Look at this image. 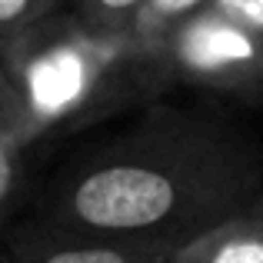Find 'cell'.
<instances>
[{
  "mask_svg": "<svg viewBox=\"0 0 263 263\" xmlns=\"http://www.w3.org/2000/svg\"><path fill=\"white\" fill-rule=\"evenodd\" d=\"M263 186V154L217 117L154 107L60 174L44 223L180 247L247 210Z\"/></svg>",
  "mask_w": 263,
  "mask_h": 263,
  "instance_id": "cell-1",
  "label": "cell"
},
{
  "mask_svg": "<svg viewBox=\"0 0 263 263\" xmlns=\"http://www.w3.org/2000/svg\"><path fill=\"white\" fill-rule=\"evenodd\" d=\"M27 114V147L87 127L170 84L160 60L130 33L97 30L60 7L0 50Z\"/></svg>",
  "mask_w": 263,
  "mask_h": 263,
  "instance_id": "cell-2",
  "label": "cell"
},
{
  "mask_svg": "<svg viewBox=\"0 0 263 263\" xmlns=\"http://www.w3.org/2000/svg\"><path fill=\"white\" fill-rule=\"evenodd\" d=\"M157 57L167 80L237 93L247 100L263 97V37L233 24L213 7H203L180 24Z\"/></svg>",
  "mask_w": 263,
  "mask_h": 263,
  "instance_id": "cell-3",
  "label": "cell"
},
{
  "mask_svg": "<svg viewBox=\"0 0 263 263\" xmlns=\"http://www.w3.org/2000/svg\"><path fill=\"white\" fill-rule=\"evenodd\" d=\"M174 243L37 227L17 240L10 263H167Z\"/></svg>",
  "mask_w": 263,
  "mask_h": 263,
  "instance_id": "cell-4",
  "label": "cell"
},
{
  "mask_svg": "<svg viewBox=\"0 0 263 263\" xmlns=\"http://www.w3.org/2000/svg\"><path fill=\"white\" fill-rule=\"evenodd\" d=\"M167 263H263V217L237 210L174 247Z\"/></svg>",
  "mask_w": 263,
  "mask_h": 263,
  "instance_id": "cell-5",
  "label": "cell"
},
{
  "mask_svg": "<svg viewBox=\"0 0 263 263\" xmlns=\"http://www.w3.org/2000/svg\"><path fill=\"white\" fill-rule=\"evenodd\" d=\"M203 7H210V0H143L137 17H134V24H130V37L147 53L157 57L170 33H174L180 24H186L193 13H200Z\"/></svg>",
  "mask_w": 263,
  "mask_h": 263,
  "instance_id": "cell-6",
  "label": "cell"
},
{
  "mask_svg": "<svg viewBox=\"0 0 263 263\" xmlns=\"http://www.w3.org/2000/svg\"><path fill=\"white\" fill-rule=\"evenodd\" d=\"M67 4L80 20H87L97 30L130 33V24H134L143 0H67Z\"/></svg>",
  "mask_w": 263,
  "mask_h": 263,
  "instance_id": "cell-7",
  "label": "cell"
},
{
  "mask_svg": "<svg viewBox=\"0 0 263 263\" xmlns=\"http://www.w3.org/2000/svg\"><path fill=\"white\" fill-rule=\"evenodd\" d=\"M24 154L27 147L10 134H0V230L17 206L20 186H24Z\"/></svg>",
  "mask_w": 263,
  "mask_h": 263,
  "instance_id": "cell-8",
  "label": "cell"
},
{
  "mask_svg": "<svg viewBox=\"0 0 263 263\" xmlns=\"http://www.w3.org/2000/svg\"><path fill=\"white\" fill-rule=\"evenodd\" d=\"M64 4L67 0H0V50Z\"/></svg>",
  "mask_w": 263,
  "mask_h": 263,
  "instance_id": "cell-9",
  "label": "cell"
},
{
  "mask_svg": "<svg viewBox=\"0 0 263 263\" xmlns=\"http://www.w3.org/2000/svg\"><path fill=\"white\" fill-rule=\"evenodd\" d=\"M24 130H27L24 100H20V90H17V84H13L10 70H7V64H4V57H0V134L17 137V140L27 147Z\"/></svg>",
  "mask_w": 263,
  "mask_h": 263,
  "instance_id": "cell-10",
  "label": "cell"
},
{
  "mask_svg": "<svg viewBox=\"0 0 263 263\" xmlns=\"http://www.w3.org/2000/svg\"><path fill=\"white\" fill-rule=\"evenodd\" d=\"M210 7L263 37V0H210Z\"/></svg>",
  "mask_w": 263,
  "mask_h": 263,
  "instance_id": "cell-11",
  "label": "cell"
},
{
  "mask_svg": "<svg viewBox=\"0 0 263 263\" xmlns=\"http://www.w3.org/2000/svg\"><path fill=\"white\" fill-rule=\"evenodd\" d=\"M250 210H253V213H260V217H263V186H260V193H257V197H253Z\"/></svg>",
  "mask_w": 263,
  "mask_h": 263,
  "instance_id": "cell-12",
  "label": "cell"
}]
</instances>
